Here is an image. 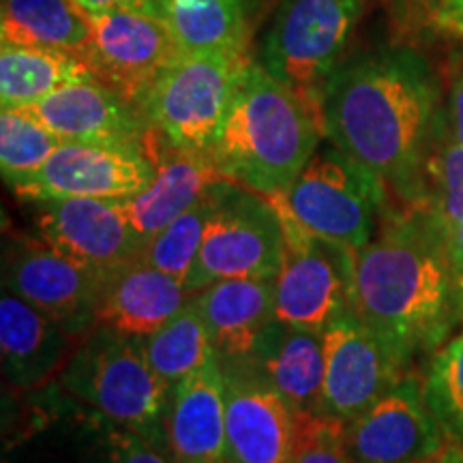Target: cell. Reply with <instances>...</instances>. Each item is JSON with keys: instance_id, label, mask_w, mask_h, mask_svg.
<instances>
[{"instance_id": "cell-5", "label": "cell", "mask_w": 463, "mask_h": 463, "mask_svg": "<svg viewBox=\"0 0 463 463\" xmlns=\"http://www.w3.org/2000/svg\"><path fill=\"white\" fill-rule=\"evenodd\" d=\"M363 14L364 0H281L262 37L260 65L322 118V90Z\"/></svg>"}, {"instance_id": "cell-32", "label": "cell", "mask_w": 463, "mask_h": 463, "mask_svg": "<svg viewBox=\"0 0 463 463\" xmlns=\"http://www.w3.org/2000/svg\"><path fill=\"white\" fill-rule=\"evenodd\" d=\"M289 463H356L344 420L328 414H297V436Z\"/></svg>"}, {"instance_id": "cell-14", "label": "cell", "mask_w": 463, "mask_h": 463, "mask_svg": "<svg viewBox=\"0 0 463 463\" xmlns=\"http://www.w3.org/2000/svg\"><path fill=\"white\" fill-rule=\"evenodd\" d=\"M155 164L140 148L62 142L45 165L14 191L31 202L129 200L153 183Z\"/></svg>"}, {"instance_id": "cell-34", "label": "cell", "mask_w": 463, "mask_h": 463, "mask_svg": "<svg viewBox=\"0 0 463 463\" xmlns=\"http://www.w3.org/2000/svg\"><path fill=\"white\" fill-rule=\"evenodd\" d=\"M444 125L450 140L463 146V71L450 84L449 101L444 108Z\"/></svg>"}, {"instance_id": "cell-6", "label": "cell", "mask_w": 463, "mask_h": 463, "mask_svg": "<svg viewBox=\"0 0 463 463\" xmlns=\"http://www.w3.org/2000/svg\"><path fill=\"white\" fill-rule=\"evenodd\" d=\"M247 62L245 54H181L140 103L148 125L170 146L211 159Z\"/></svg>"}, {"instance_id": "cell-39", "label": "cell", "mask_w": 463, "mask_h": 463, "mask_svg": "<svg viewBox=\"0 0 463 463\" xmlns=\"http://www.w3.org/2000/svg\"><path fill=\"white\" fill-rule=\"evenodd\" d=\"M222 463H230V461H222Z\"/></svg>"}, {"instance_id": "cell-26", "label": "cell", "mask_w": 463, "mask_h": 463, "mask_svg": "<svg viewBox=\"0 0 463 463\" xmlns=\"http://www.w3.org/2000/svg\"><path fill=\"white\" fill-rule=\"evenodd\" d=\"M3 43L82 54L90 37L89 14L75 0H3Z\"/></svg>"}, {"instance_id": "cell-20", "label": "cell", "mask_w": 463, "mask_h": 463, "mask_svg": "<svg viewBox=\"0 0 463 463\" xmlns=\"http://www.w3.org/2000/svg\"><path fill=\"white\" fill-rule=\"evenodd\" d=\"M146 155L155 164L153 183L140 195L125 200V208L133 228L148 245L167 223L225 176L211 159L170 146L155 129L150 131Z\"/></svg>"}, {"instance_id": "cell-17", "label": "cell", "mask_w": 463, "mask_h": 463, "mask_svg": "<svg viewBox=\"0 0 463 463\" xmlns=\"http://www.w3.org/2000/svg\"><path fill=\"white\" fill-rule=\"evenodd\" d=\"M222 363V361H219ZM223 367L225 438L230 463H289L297 412L256 373Z\"/></svg>"}, {"instance_id": "cell-22", "label": "cell", "mask_w": 463, "mask_h": 463, "mask_svg": "<svg viewBox=\"0 0 463 463\" xmlns=\"http://www.w3.org/2000/svg\"><path fill=\"white\" fill-rule=\"evenodd\" d=\"M189 298L183 281L137 260L108 275L95 326L144 339L170 322Z\"/></svg>"}, {"instance_id": "cell-18", "label": "cell", "mask_w": 463, "mask_h": 463, "mask_svg": "<svg viewBox=\"0 0 463 463\" xmlns=\"http://www.w3.org/2000/svg\"><path fill=\"white\" fill-rule=\"evenodd\" d=\"M78 337L37 307L3 289L0 298V354L11 386L31 391L61 375Z\"/></svg>"}, {"instance_id": "cell-37", "label": "cell", "mask_w": 463, "mask_h": 463, "mask_svg": "<svg viewBox=\"0 0 463 463\" xmlns=\"http://www.w3.org/2000/svg\"><path fill=\"white\" fill-rule=\"evenodd\" d=\"M420 463H463V447L457 444L455 439L447 438L436 453L427 457V459H422Z\"/></svg>"}, {"instance_id": "cell-25", "label": "cell", "mask_w": 463, "mask_h": 463, "mask_svg": "<svg viewBox=\"0 0 463 463\" xmlns=\"http://www.w3.org/2000/svg\"><path fill=\"white\" fill-rule=\"evenodd\" d=\"M86 80H95V75L84 58L71 52L7 43L0 50L3 109L28 108L62 86Z\"/></svg>"}, {"instance_id": "cell-23", "label": "cell", "mask_w": 463, "mask_h": 463, "mask_svg": "<svg viewBox=\"0 0 463 463\" xmlns=\"http://www.w3.org/2000/svg\"><path fill=\"white\" fill-rule=\"evenodd\" d=\"M297 414H322L324 333L275 320L247 363Z\"/></svg>"}, {"instance_id": "cell-30", "label": "cell", "mask_w": 463, "mask_h": 463, "mask_svg": "<svg viewBox=\"0 0 463 463\" xmlns=\"http://www.w3.org/2000/svg\"><path fill=\"white\" fill-rule=\"evenodd\" d=\"M425 211L444 232L463 223V146L453 142L444 125L425 174Z\"/></svg>"}, {"instance_id": "cell-33", "label": "cell", "mask_w": 463, "mask_h": 463, "mask_svg": "<svg viewBox=\"0 0 463 463\" xmlns=\"http://www.w3.org/2000/svg\"><path fill=\"white\" fill-rule=\"evenodd\" d=\"M108 444L112 463H174L172 457L161 453L157 444L125 427L109 433Z\"/></svg>"}, {"instance_id": "cell-3", "label": "cell", "mask_w": 463, "mask_h": 463, "mask_svg": "<svg viewBox=\"0 0 463 463\" xmlns=\"http://www.w3.org/2000/svg\"><path fill=\"white\" fill-rule=\"evenodd\" d=\"M324 140L322 118L294 90L249 61L211 161L262 195L286 194Z\"/></svg>"}, {"instance_id": "cell-35", "label": "cell", "mask_w": 463, "mask_h": 463, "mask_svg": "<svg viewBox=\"0 0 463 463\" xmlns=\"http://www.w3.org/2000/svg\"><path fill=\"white\" fill-rule=\"evenodd\" d=\"M86 14H106V11H150V14L159 15L161 0H75Z\"/></svg>"}, {"instance_id": "cell-4", "label": "cell", "mask_w": 463, "mask_h": 463, "mask_svg": "<svg viewBox=\"0 0 463 463\" xmlns=\"http://www.w3.org/2000/svg\"><path fill=\"white\" fill-rule=\"evenodd\" d=\"M62 386L118 427L165 444L172 389L150 367L142 339L92 326L61 373Z\"/></svg>"}, {"instance_id": "cell-16", "label": "cell", "mask_w": 463, "mask_h": 463, "mask_svg": "<svg viewBox=\"0 0 463 463\" xmlns=\"http://www.w3.org/2000/svg\"><path fill=\"white\" fill-rule=\"evenodd\" d=\"M345 427L356 463H420L447 439L414 378H403Z\"/></svg>"}, {"instance_id": "cell-19", "label": "cell", "mask_w": 463, "mask_h": 463, "mask_svg": "<svg viewBox=\"0 0 463 463\" xmlns=\"http://www.w3.org/2000/svg\"><path fill=\"white\" fill-rule=\"evenodd\" d=\"M165 447L174 463L228 461L225 382L219 356L174 386L165 414Z\"/></svg>"}, {"instance_id": "cell-8", "label": "cell", "mask_w": 463, "mask_h": 463, "mask_svg": "<svg viewBox=\"0 0 463 463\" xmlns=\"http://www.w3.org/2000/svg\"><path fill=\"white\" fill-rule=\"evenodd\" d=\"M283 225V251L275 277V320L324 331L350 311L354 249L322 239L294 217L281 194L266 195Z\"/></svg>"}, {"instance_id": "cell-29", "label": "cell", "mask_w": 463, "mask_h": 463, "mask_svg": "<svg viewBox=\"0 0 463 463\" xmlns=\"http://www.w3.org/2000/svg\"><path fill=\"white\" fill-rule=\"evenodd\" d=\"M62 140L34 120L24 109H3L0 114V167L11 189L33 178Z\"/></svg>"}, {"instance_id": "cell-38", "label": "cell", "mask_w": 463, "mask_h": 463, "mask_svg": "<svg viewBox=\"0 0 463 463\" xmlns=\"http://www.w3.org/2000/svg\"><path fill=\"white\" fill-rule=\"evenodd\" d=\"M447 242H449L450 260H453L457 273H459L461 281H463V223L457 225V228L449 232Z\"/></svg>"}, {"instance_id": "cell-36", "label": "cell", "mask_w": 463, "mask_h": 463, "mask_svg": "<svg viewBox=\"0 0 463 463\" xmlns=\"http://www.w3.org/2000/svg\"><path fill=\"white\" fill-rule=\"evenodd\" d=\"M438 24L463 37V0H439Z\"/></svg>"}, {"instance_id": "cell-15", "label": "cell", "mask_w": 463, "mask_h": 463, "mask_svg": "<svg viewBox=\"0 0 463 463\" xmlns=\"http://www.w3.org/2000/svg\"><path fill=\"white\" fill-rule=\"evenodd\" d=\"M20 109L31 114L62 142L140 148L146 153L153 131L136 103L99 80L67 84L45 99Z\"/></svg>"}, {"instance_id": "cell-24", "label": "cell", "mask_w": 463, "mask_h": 463, "mask_svg": "<svg viewBox=\"0 0 463 463\" xmlns=\"http://www.w3.org/2000/svg\"><path fill=\"white\" fill-rule=\"evenodd\" d=\"M159 17L181 54H245L251 0H161Z\"/></svg>"}, {"instance_id": "cell-9", "label": "cell", "mask_w": 463, "mask_h": 463, "mask_svg": "<svg viewBox=\"0 0 463 463\" xmlns=\"http://www.w3.org/2000/svg\"><path fill=\"white\" fill-rule=\"evenodd\" d=\"M281 251L283 225L273 202L258 191L225 181L184 288L195 297L222 279L277 277Z\"/></svg>"}, {"instance_id": "cell-7", "label": "cell", "mask_w": 463, "mask_h": 463, "mask_svg": "<svg viewBox=\"0 0 463 463\" xmlns=\"http://www.w3.org/2000/svg\"><path fill=\"white\" fill-rule=\"evenodd\" d=\"M281 198L305 228L354 251L373 239L389 204L378 178L326 137Z\"/></svg>"}, {"instance_id": "cell-12", "label": "cell", "mask_w": 463, "mask_h": 463, "mask_svg": "<svg viewBox=\"0 0 463 463\" xmlns=\"http://www.w3.org/2000/svg\"><path fill=\"white\" fill-rule=\"evenodd\" d=\"M322 333V414L347 425L395 389L403 380V364L352 311L333 320Z\"/></svg>"}, {"instance_id": "cell-31", "label": "cell", "mask_w": 463, "mask_h": 463, "mask_svg": "<svg viewBox=\"0 0 463 463\" xmlns=\"http://www.w3.org/2000/svg\"><path fill=\"white\" fill-rule=\"evenodd\" d=\"M422 397L444 436L463 447V333L449 341L430 364Z\"/></svg>"}, {"instance_id": "cell-21", "label": "cell", "mask_w": 463, "mask_h": 463, "mask_svg": "<svg viewBox=\"0 0 463 463\" xmlns=\"http://www.w3.org/2000/svg\"><path fill=\"white\" fill-rule=\"evenodd\" d=\"M194 298L223 364L247 363L275 322V277L222 279Z\"/></svg>"}, {"instance_id": "cell-27", "label": "cell", "mask_w": 463, "mask_h": 463, "mask_svg": "<svg viewBox=\"0 0 463 463\" xmlns=\"http://www.w3.org/2000/svg\"><path fill=\"white\" fill-rule=\"evenodd\" d=\"M142 345L150 367L172 391L217 356L194 297L157 333L144 337Z\"/></svg>"}, {"instance_id": "cell-13", "label": "cell", "mask_w": 463, "mask_h": 463, "mask_svg": "<svg viewBox=\"0 0 463 463\" xmlns=\"http://www.w3.org/2000/svg\"><path fill=\"white\" fill-rule=\"evenodd\" d=\"M34 204L39 241L90 269L112 275L144 256L146 242L133 228L125 200L62 198Z\"/></svg>"}, {"instance_id": "cell-28", "label": "cell", "mask_w": 463, "mask_h": 463, "mask_svg": "<svg viewBox=\"0 0 463 463\" xmlns=\"http://www.w3.org/2000/svg\"><path fill=\"white\" fill-rule=\"evenodd\" d=\"M225 181H230V178L213 184L198 202H194L187 211L167 223L144 249L142 262L176 277L178 281H187L200 253L202 241H204L208 219L215 211Z\"/></svg>"}, {"instance_id": "cell-10", "label": "cell", "mask_w": 463, "mask_h": 463, "mask_svg": "<svg viewBox=\"0 0 463 463\" xmlns=\"http://www.w3.org/2000/svg\"><path fill=\"white\" fill-rule=\"evenodd\" d=\"M90 37L82 56L95 80L125 99L140 103L150 86L181 56L170 28L150 11L89 14Z\"/></svg>"}, {"instance_id": "cell-1", "label": "cell", "mask_w": 463, "mask_h": 463, "mask_svg": "<svg viewBox=\"0 0 463 463\" xmlns=\"http://www.w3.org/2000/svg\"><path fill=\"white\" fill-rule=\"evenodd\" d=\"M324 137L367 167L408 211L425 198L427 164L444 129L439 80L412 48L345 58L322 90Z\"/></svg>"}, {"instance_id": "cell-2", "label": "cell", "mask_w": 463, "mask_h": 463, "mask_svg": "<svg viewBox=\"0 0 463 463\" xmlns=\"http://www.w3.org/2000/svg\"><path fill=\"white\" fill-rule=\"evenodd\" d=\"M350 311L402 364L444 344L463 314L447 232L420 208L382 219L354 251Z\"/></svg>"}, {"instance_id": "cell-11", "label": "cell", "mask_w": 463, "mask_h": 463, "mask_svg": "<svg viewBox=\"0 0 463 463\" xmlns=\"http://www.w3.org/2000/svg\"><path fill=\"white\" fill-rule=\"evenodd\" d=\"M108 273L65 256L43 241H11L3 256V289L67 326L75 337L95 326Z\"/></svg>"}]
</instances>
